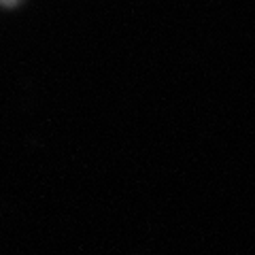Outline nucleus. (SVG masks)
<instances>
[{
	"instance_id": "1",
	"label": "nucleus",
	"mask_w": 255,
	"mask_h": 255,
	"mask_svg": "<svg viewBox=\"0 0 255 255\" xmlns=\"http://www.w3.org/2000/svg\"><path fill=\"white\" fill-rule=\"evenodd\" d=\"M19 0H0V4H6V6H11V4H17Z\"/></svg>"
}]
</instances>
